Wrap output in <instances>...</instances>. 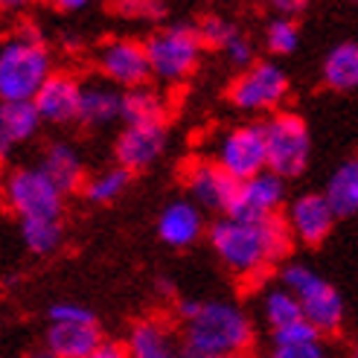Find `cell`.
Listing matches in <instances>:
<instances>
[{
    "mask_svg": "<svg viewBox=\"0 0 358 358\" xmlns=\"http://www.w3.org/2000/svg\"><path fill=\"white\" fill-rule=\"evenodd\" d=\"M350 358H358V344L352 347V352H350Z\"/></svg>",
    "mask_w": 358,
    "mask_h": 358,
    "instance_id": "f35d334b",
    "label": "cell"
},
{
    "mask_svg": "<svg viewBox=\"0 0 358 358\" xmlns=\"http://www.w3.org/2000/svg\"><path fill=\"white\" fill-rule=\"evenodd\" d=\"M166 146V125L164 122H155V125H125L117 137V166L122 169H146L149 164L160 157Z\"/></svg>",
    "mask_w": 358,
    "mask_h": 358,
    "instance_id": "5bb4252c",
    "label": "cell"
},
{
    "mask_svg": "<svg viewBox=\"0 0 358 358\" xmlns=\"http://www.w3.org/2000/svg\"><path fill=\"white\" fill-rule=\"evenodd\" d=\"M216 164L234 178L236 184H245L268 169V146H265V125L248 122L227 131L216 149Z\"/></svg>",
    "mask_w": 358,
    "mask_h": 358,
    "instance_id": "ba28073f",
    "label": "cell"
},
{
    "mask_svg": "<svg viewBox=\"0 0 358 358\" xmlns=\"http://www.w3.org/2000/svg\"><path fill=\"white\" fill-rule=\"evenodd\" d=\"M236 32L239 29L230 24V21H224V17H219V15H207V17H201V21H199V35H201V44L204 47L224 50Z\"/></svg>",
    "mask_w": 358,
    "mask_h": 358,
    "instance_id": "f1b7e54d",
    "label": "cell"
},
{
    "mask_svg": "<svg viewBox=\"0 0 358 358\" xmlns=\"http://www.w3.org/2000/svg\"><path fill=\"white\" fill-rule=\"evenodd\" d=\"M268 358H329L324 341L315 344H297V347H271Z\"/></svg>",
    "mask_w": 358,
    "mask_h": 358,
    "instance_id": "1f68e13d",
    "label": "cell"
},
{
    "mask_svg": "<svg viewBox=\"0 0 358 358\" xmlns=\"http://www.w3.org/2000/svg\"><path fill=\"white\" fill-rule=\"evenodd\" d=\"M297 41H300V32H297V24L292 21V17L280 15V17H274V21L265 27V44H268V50H271V52L289 56V52H294Z\"/></svg>",
    "mask_w": 358,
    "mask_h": 358,
    "instance_id": "83f0119b",
    "label": "cell"
},
{
    "mask_svg": "<svg viewBox=\"0 0 358 358\" xmlns=\"http://www.w3.org/2000/svg\"><path fill=\"white\" fill-rule=\"evenodd\" d=\"M164 117H166V99L155 87L143 85V87H131V91L122 94L125 125H155V122H164Z\"/></svg>",
    "mask_w": 358,
    "mask_h": 358,
    "instance_id": "7402d4cb",
    "label": "cell"
},
{
    "mask_svg": "<svg viewBox=\"0 0 358 358\" xmlns=\"http://www.w3.org/2000/svg\"><path fill=\"white\" fill-rule=\"evenodd\" d=\"M27 358H56V355H52V352H50V350L44 347V350H32V352H29Z\"/></svg>",
    "mask_w": 358,
    "mask_h": 358,
    "instance_id": "74e56055",
    "label": "cell"
},
{
    "mask_svg": "<svg viewBox=\"0 0 358 358\" xmlns=\"http://www.w3.org/2000/svg\"><path fill=\"white\" fill-rule=\"evenodd\" d=\"M184 187L199 207L224 210V213H230V204H234L239 189V184L216 160H189L184 166Z\"/></svg>",
    "mask_w": 358,
    "mask_h": 358,
    "instance_id": "8fae6325",
    "label": "cell"
},
{
    "mask_svg": "<svg viewBox=\"0 0 358 358\" xmlns=\"http://www.w3.org/2000/svg\"><path fill=\"white\" fill-rule=\"evenodd\" d=\"M102 344L96 320H73V324H50L44 347L56 358H87Z\"/></svg>",
    "mask_w": 358,
    "mask_h": 358,
    "instance_id": "e0dca14e",
    "label": "cell"
},
{
    "mask_svg": "<svg viewBox=\"0 0 358 358\" xmlns=\"http://www.w3.org/2000/svg\"><path fill=\"white\" fill-rule=\"evenodd\" d=\"M265 146H268V172L285 178H297L306 172L309 155H312V140L309 129L297 114H274L265 120Z\"/></svg>",
    "mask_w": 358,
    "mask_h": 358,
    "instance_id": "8992f818",
    "label": "cell"
},
{
    "mask_svg": "<svg viewBox=\"0 0 358 358\" xmlns=\"http://www.w3.org/2000/svg\"><path fill=\"white\" fill-rule=\"evenodd\" d=\"M6 204L21 222H32V219H56L62 216V189L50 181V178L38 169V166H24L15 169L6 178Z\"/></svg>",
    "mask_w": 358,
    "mask_h": 358,
    "instance_id": "52a82bcc",
    "label": "cell"
},
{
    "mask_svg": "<svg viewBox=\"0 0 358 358\" xmlns=\"http://www.w3.org/2000/svg\"><path fill=\"white\" fill-rule=\"evenodd\" d=\"M79 105H82V82L67 73H52L38 91V96H35V108H38L41 120L59 125L79 120Z\"/></svg>",
    "mask_w": 358,
    "mask_h": 358,
    "instance_id": "2e32d148",
    "label": "cell"
},
{
    "mask_svg": "<svg viewBox=\"0 0 358 358\" xmlns=\"http://www.w3.org/2000/svg\"><path fill=\"white\" fill-rule=\"evenodd\" d=\"M125 350L131 358H181L184 338H178L166 320L143 317L131 327Z\"/></svg>",
    "mask_w": 358,
    "mask_h": 358,
    "instance_id": "9a60e30c",
    "label": "cell"
},
{
    "mask_svg": "<svg viewBox=\"0 0 358 358\" xmlns=\"http://www.w3.org/2000/svg\"><path fill=\"white\" fill-rule=\"evenodd\" d=\"M38 169H41L62 192L79 189L82 178H85L82 157H79V152H76L73 146H67V143H52V146H47V152L41 155Z\"/></svg>",
    "mask_w": 358,
    "mask_h": 358,
    "instance_id": "ffe728a7",
    "label": "cell"
},
{
    "mask_svg": "<svg viewBox=\"0 0 358 358\" xmlns=\"http://www.w3.org/2000/svg\"><path fill=\"white\" fill-rule=\"evenodd\" d=\"M201 230H204L201 207L192 201H172L160 210V216H157V236L169 248L192 245L201 236Z\"/></svg>",
    "mask_w": 358,
    "mask_h": 358,
    "instance_id": "ac0fdd59",
    "label": "cell"
},
{
    "mask_svg": "<svg viewBox=\"0 0 358 358\" xmlns=\"http://www.w3.org/2000/svg\"><path fill=\"white\" fill-rule=\"evenodd\" d=\"M87 358H131V355H129V350H125V347H120V344H108V341H105L99 350H94Z\"/></svg>",
    "mask_w": 358,
    "mask_h": 358,
    "instance_id": "e575fe53",
    "label": "cell"
},
{
    "mask_svg": "<svg viewBox=\"0 0 358 358\" xmlns=\"http://www.w3.org/2000/svg\"><path fill=\"white\" fill-rule=\"evenodd\" d=\"M201 35L199 27L189 24H172V27H160L149 35L146 52H149V64L152 73L164 82H181L187 79L201 56Z\"/></svg>",
    "mask_w": 358,
    "mask_h": 358,
    "instance_id": "5b68a950",
    "label": "cell"
},
{
    "mask_svg": "<svg viewBox=\"0 0 358 358\" xmlns=\"http://www.w3.org/2000/svg\"><path fill=\"white\" fill-rule=\"evenodd\" d=\"M285 94H289V76L274 62H254L230 85V102L239 111H250V114L274 111L285 99Z\"/></svg>",
    "mask_w": 358,
    "mask_h": 358,
    "instance_id": "9c48e42d",
    "label": "cell"
},
{
    "mask_svg": "<svg viewBox=\"0 0 358 358\" xmlns=\"http://www.w3.org/2000/svg\"><path fill=\"white\" fill-rule=\"evenodd\" d=\"M324 82L332 91H355L358 87V44L344 41L329 50L324 59Z\"/></svg>",
    "mask_w": 358,
    "mask_h": 358,
    "instance_id": "603a6c76",
    "label": "cell"
},
{
    "mask_svg": "<svg viewBox=\"0 0 358 358\" xmlns=\"http://www.w3.org/2000/svg\"><path fill=\"white\" fill-rule=\"evenodd\" d=\"M50 324H73V320H96L94 312H87L79 303H56L50 306Z\"/></svg>",
    "mask_w": 358,
    "mask_h": 358,
    "instance_id": "4dcf8cb0",
    "label": "cell"
},
{
    "mask_svg": "<svg viewBox=\"0 0 358 358\" xmlns=\"http://www.w3.org/2000/svg\"><path fill=\"white\" fill-rule=\"evenodd\" d=\"M59 6H62V9H67V12H73V9H85L82 0H62Z\"/></svg>",
    "mask_w": 358,
    "mask_h": 358,
    "instance_id": "d590c367",
    "label": "cell"
},
{
    "mask_svg": "<svg viewBox=\"0 0 358 358\" xmlns=\"http://www.w3.org/2000/svg\"><path fill=\"white\" fill-rule=\"evenodd\" d=\"M122 120V94L111 82H85L79 122L85 125H108L111 120Z\"/></svg>",
    "mask_w": 358,
    "mask_h": 358,
    "instance_id": "d6986e66",
    "label": "cell"
},
{
    "mask_svg": "<svg viewBox=\"0 0 358 358\" xmlns=\"http://www.w3.org/2000/svg\"><path fill=\"white\" fill-rule=\"evenodd\" d=\"M262 315L268 320V327H271V332L289 329V327L300 324V320H306V317H303L300 300L289 289H285V285L265 292V297H262Z\"/></svg>",
    "mask_w": 358,
    "mask_h": 358,
    "instance_id": "d4e9b609",
    "label": "cell"
},
{
    "mask_svg": "<svg viewBox=\"0 0 358 358\" xmlns=\"http://www.w3.org/2000/svg\"><path fill=\"white\" fill-rule=\"evenodd\" d=\"M21 239L27 245V250L44 257V254L59 250L64 230H62V222H56V219H32V222H21Z\"/></svg>",
    "mask_w": 358,
    "mask_h": 358,
    "instance_id": "484cf974",
    "label": "cell"
},
{
    "mask_svg": "<svg viewBox=\"0 0 358 358\" xmlns=\"http://www.w3.org/2000/svg\"><path fill=\"white\" fill-rule=\"evenodd\" d=\"M271 341L274 347H297V344H315L320 341V332L309 324V320H300V324L289 327V329H280V332H271Z\"/></svg>",
    "mask_w": 358,
    "mask_h": 358,
    "instance_id": "f546056e",
    "label": "cell"
},
{
    "mask_svg": "<svg viewBox=\"0 0 358 358\" xmlns=\"http://www.w3.org/2000/svg\"><path fill=\"white\" fill-rule=\"evenodd\" d=\"M335 210L327 201L324 192H306V195H297V199L289 204V213H285V224H289L292 236L297 242H306V245H320L335 222Z\"/></svg>",
    "mask_w": 358,
    "mask_h": 358,
    "instance_id": "4fadbf2b",
    "label": "cell"
},
{
    "mask_svg": "<svg viewBox=\"0 0 358 358\" xmlns=\"http://www.w3.org/2000/svg\"><path fill=\"white\" fill-rule=\"evenodd\" d=\"M184 344L199 350L207 358H234L245 355L254 341L250 317L224 300H184Z\"/></svg>",
    "mask_w": 358,
    "mask_h": 358,
    "instance_id": "7a4b0ae2",
    "label": "cell"
},
{
    "mask_svg": "<svg viewBox=\"0 0 358 358\" xmlns=\"http://www.w3.org/2000/svg\"><path fill=\"white\" fill-rule=\"evenodd\" d=\"M96 67L99 73L117 87H143L152 73L146 44L131 41V38H111L105 41L96 52Z\"/></svg>",
    "mask_w": 358,
    "mask_h": 358,
    "instance_id": "30bf717a",
    "label": "cell"
},
{
    "mask_svg": "<svg viewBox=\"0 0 358 358\" xmlns=\"http://www.w3.org/2000/svg\"><path fill=\"white\" fill-rule=\"evenodd\" d=\"M129 181H131L129 169H122V166L105 169V172L94 175L91 181L85 184V195H87V201H94V204H108V201H117L120 195L125 192Z\"/></svg>",
    "mask_w": 358,
    "mask_h": 358,
    "instance_id": "4316f807",
    "label": "cell"
},
{
    "mask_svg": "<svg viewBox=\"0 0 358 358\" xmlns=\"http://www.w3.org/2000/svg\"><path fill=\"white\" fill-rule=\"evenodd\" d=\"M210 245L227 271L239 277H262L289 254L292 230L280 216L265 222H239L224 216L210 224Z\"/></svg>",
    "mask_w": 358,
    "mask_h": 358,
    "instance_id": "6da1fadb",
    "label": "cell"
},
{
    "mask_svg": "<svg viewBox=\"0 0 358 358\" xmlns=\"http://www.w3.org/2000/svg\"><path fill=\"white\" fill-rule=\"evenodd\" d=\"M224 52H227V59L234 62V64H248L250 67V59H254V44L248 41V35H242V32H236L234 38H230V44L224 47Z\"/></svg>",
    "mask_w": 358,
    "mask_h": 358,
    "instance_id": "d6a6232c",
    "label": "cell"
},
{
    "mask_svg": "<svg viewBox=\"0 0 358 358\" xmlns=\"http://www.w3.org/2000/svg\"><path fill=\"white\" fill-rule=\"evenodd\" d=\"M234 358H257V355H250V352H245V355H234Z\"/></svg>",
    "mask_w": 358,
    "mask_h": 358,
    "instance_id": "ab89813d",
    "label": "cell"
},
{
    "mask_svg": "<svg viewBox=\"0 0 358 358\" xmlns=\"http://www.w3.org/2000/svg\"><path fill=\"white\" fill-rule=\"evenodd\" d=\"M120 15L129 17H160L164 15V6L160 3H146V0H125V3L117 6Z\"/></svg>",
    "mask_w": 358,
    "mask_h": 358,
    "instance_id": "836d02e7",
    "label": "cell"
},
{
    "mask_svg": "<svg viewBox=\"0 0 358 358\" xmlns=\"http://www.w3.org/2000/svg\"><path fill=\"white\" fill-rule=\"evenodd\" d=\"M285 199V181L274 172H262L250 181L239 184L236 189V199L230 204V219H239V222H265V219H274L277 210Z\"/></svg>",
    "mask_w": 358,
    "mask_h": 358,
    "instance_id": "7c38bea8",
    "label": "cell"
},
{
    "mask_svg": "<svg viewBox=\"0 0 358 358\" xmlns=\"http://www.w3.org/2000/svg\"><path fill=\"white\" fill-rule=\"evenodd\" d=\"M181 358H207V355H201L199 350H192V347H187V344H184V350H181Z\"/></svg>",
    "mask_w": 358,
    "mask_h": 358,
    "instance_id": "8d00e7d4",
    "label": "cell"
},
{
    "mask_svg": "<svg viewBox=\"0 0 358 358\" xmlns=\"http://www.w3.org/2000/svg\"><path fill=\"white\" fill-rule=\"evenodd\" d=\"M52 76L50 52L38 29H21L0 47V96L3 102H35Z\"/></svg>",
    "mask_w": 358,
    "mask_h": 358,
    "instance_id": "3957f363",
    "label": "cell"
},
{
    "mask_svg": "<svg viewBox=\"0 0 358 358\" xmlns=\"http://www.w3.org/2000/svg\"><path fill=\"white\" fill-rule=\"evenodd\" d=\"M282 285L289 289L303 306V317L324 335L335 332L344 324V300L335 292V285L327 282L317 271H312L303 262H289L280 271Z\"/></svg>",
    "mask_w": 358,
    "mask_h": 358,
    "instance_id": "277c9868",
    "label": "cell"
},
{
    "mask_svg": "<svg viewBox=\"0 0 358 358\" xmlns=\"http://www.w3.org/2000/svg\"><path fill=\"white\" fill-rule=\"evenodd\" d=\"M324 195L332 204L335 216H352V213H358V157L344 160L332 172Z\"/></svg>",
    "mask_w": 358,
    "mask_h": 358,
    "instance_id": "cb8c5ba5",
    "label": "cell"
},
{
    "mask_svg": "<svg viewBox=\"0 0 358 358\" xmlns=\"http://www.w3.org/2000/svg\"><path fill=\"white\" fill-rule=\"evenodd\" d=\"M41 125V114L35 102H3L0 108V146L9 152L17 143L29 140Z\"/></svg>",
    "mask_w": 358,
    "mask_h": 358,
    "instance_id": "44dd1931",
    "label": "cell"
}]
</instances>
